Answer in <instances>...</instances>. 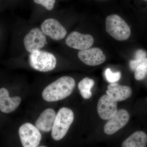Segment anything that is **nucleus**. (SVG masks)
<instances>
[{
    "label": "nucleus",
    "instance_id": "obj_8",
    "mask_svg": "<svg viewBox=\"0 0 147 147\" xmlns=\"http://www.w3.org/2000/svg\"><path fill=\"white\" fill-rule=\"evenodd\" d=\"M129 114L124 109H120L113 117L108 120L103 127L105 134L112 135L125 126L129 119Z\"/></svg>",
    "mask_w": 147,
    "mask_h": 147
},
{
    "label": "nucleus",
    "instance_id": "obj_15",
    "mask_svg": "<svg viewBox=\"0 0 147 147\" xmlns=\"http://www.w3.org/2000/svg\"><path fill=\"white\" fill-rule=\"evenodd\" d=\"M147 135L144 131H135L123 142L121 147H146Z\"/></svg>",
    "mask_w": 147,
    "mask_h": 147
},
{
    "label": "nucleus",
    "instance_id": "obj_22",
    "mask_svg": "<svg viewBox=\"0 0 147 147\" xmlns=\"http://www.w3.org/2000/svg\"><path fill=\"white\" fill-rule=\"evenodd\" d=\"M144 1H147V0H144Z\"/></svg>",
    "mask_w": 147,
    "mask_h": 147
},
{
    "label": "nucleus",
    "instance_id": "obj_10",
    "mask_svg": "<svg viewBox=\"0 0 147 147\" xmlns=\"http://www.w3.org/2000/svg\"><path fill=\"white\" fill-rule=\"evenodd\" d=\"M97 110L100 118L108 120L115 116L117 112V101L108 95H103L98 102Z\"/></svg>",
    "mask_w": 147,
    "mask_h": 147
},
{
    "label": "nucleus",
    "instance_id": "obj_20",
    "mask_svg": "<svg viewBox=\"0 0 147 147\" xmlns=\"http://www.w3.org/2000/svg\"><path fill=\"white\" fill-rule=\"evenodd\" d=\"M36 3L44 7L47 10H53L56 1L55 0H34Z\"/></svg>",
    "mask_w": 147,
    "mask_h": 147
},
{
    "label": "nucleus",
    "instance_id": "obj_21",
    "mask_svg": "<svg viewBox=\"0 0 147 147\" xmlns=\"http://www.w3.org/2000/svg\"><path fill=\"white\" fill-rule=\"evenodd\" d=\"M36 147H47L46 146H41Z\"/></svg>",
    "mask_w": 147,
    "mask_h": 147
},
{
    "label": "nucleus",
    "instance_id": "obj_23",
    "mask_svg": "<svg viewBox=\"0 0 147 147\" xmlns=\"http://www.w3.org/2000/svg\"></svg>",
    "mask_w": 147,
    "mask_h": 147
},
{
    "label": "nucleus",
    "instance_id": "obj_2",
    "mask_svg": "<svg viewBox=\"0 0 147 147\" xmlns=\"http://www.w3.org/2000/svg\"><path fill=\"white\" fill-rule=\"evenodd\" d=\"M74 120L73 111L69 108H61L56 115L51 131L52 138L59 141L64 137Z\"/></svg>",
    "mask_w": 147,
    "mask_h": 147
},
{
    "label": "nucleus",
    "instance_id": "obj_6",
    "mask_svg": "<svg viewBox=\"0 0 147 147\" xmlns=\"http://www.w3.org/2000/svg\"><path fill=\"white\" fill-rule=\"evenodd\" d=\"M46 43V37L39 28L32 29L24 38V47L30 53L41 50Z\"/></svg>",
    "mask_w": 147,
    "mask_h": 147
},
{
    "label": "nucleus",
    "instance_id": "obj_3",
    "mask_svg": "<svg viewBox=\"0 0 147 147\" xmlns=\"http://www.w3.org/2000/svg\"><path fill=\"white\" fill-rule=\"evenodd\" d=\"M105 26L108 34L117 40H126L131 35V30L128 25L122 18L117 14H111L107 16Z\"/></svg>",
    "mask_w": 147,
    "mask_h": 147
},
{
    "label": "nucleus",
    "instance_id": "obj_14",
    "mask_svg": "<svg viewBox=\"0 0 147 147\" xmlns=\"http://www.w3.org/2000/svg\"><path fill=\"white\" fill-rule=\"evenodd\" d=\"M106 93L116 101H121L126 100L131 96L132 90L128 86L113 83L108 85Z\"/></svg>",
    "mask_w": 147,
    "mask_h": 147
},
{
    "label": "nucleus",
    "instance_id": "obj_5",
    "mask_svg": "<svg viewBox=\"0 0 147 147\" xmlns=\"http://www.w3.org/2000/svg\"><path fill=\"white\" fill-rule=\"evenodd\" d=\"M18 134L24 147H36L42 138L40 130L32 124L26 123L19 127Z\"/></svg>",
    "mask_w": 147,
    "mask_h": 147
},
{
    "label": "nucleus",
    "instance_id": "obj_9",
    "mask_svg": "<svg viewBox=\"0 0 147 147\" xmlns=\"http://www.w3.org/2000/svg\"><path fill=\"white\" fill-rule=\"evenodd\" d=\"M94 39L92 35L83 34L79 32H71L65 39V43L69 47L80 50H86L91 47Z\"/></svg>",
    "mask_w": 147,
    "mask_h": 147
},
{
    "label": "nucleus",
    "instance_id": "obj_19",
    "mask_svg": "<svg viewBox=\"0 0 147 147\" xmlns=\"http://www.w3.org/2000/svg\"><path fill=\"white\" fill-rule=\"evenodd\" d=\"M105 74L107 81L111 84L118 82L121 77V72L117 71L115 73H113L109 68H107L106 69Z\"/></svg>",
    "mask_w": 147,
    "mask_h": 147
},
{
    "label": "nucleus",
    "instance_id": "obj_1",
    "mask_svg": "<svg viewBox=\"0 0 147 147\" xmlns=\"http://www.w3.org/2000/svg\"><path fill=\"white\" fill-rule=\"evenodd\" d=\"M75 86L73 78L62 76L45 87L42 92V98L50 102L63 100L72 93Z\"/></svg>",
    "mask_w": 147,
    "mask_h": 147
},
{
    "label": "nucleus",
    "instance_id": "obj_4",
    "mask_svg": "<svg viewBox=\"0 0 147 147\" xmlns=\"http://www.w3.org/2000/svg\"><path fill=\"white\" fill-rule=\"evenodd\" d=\"M28 62L32 68L41 72L52 71L56 67L57 63L55 55L42 50L30 53Z\"/></svg>",
    "mask_w": 147,
    "mask_h": 147
},
{
    "label": "nucleus",
    "instance_id": "obj_11",
    "mask_svg": "<svg viewBox=\"0 0 147 147\" xmlns=\"http://www.w3.org/2000/svg\"><path fill=\"white\" fill-rule=\"evenodd\" d=\"M78 56L80 60L90 66L99 65L103 63L106 60L105 55L101 49L98 47L80 50Z\"/></svg>",
    "mask_w": 147,
    "mask_h": 147
},
{
    "label": "nucleus",
    "instance_id": "obj_16",
    "mask_svg": "<svg viewBox=\"0 0 147 147\" xmlns=\"http://www.w3.org/2000/svg\"><path fill=\"white\" fill-rule=\"evenodd\" d=\"M94 82L93 79L86 77L81 80L78 84V88L83 98L88 99L92 96L91 90L94 86Z\"/></svg>",
    "mask_w": 147,
    "mask_h": 147
},
{
    "label": "nucleus",
    "instance_id": "obj_17",
    "mask_svg": "<svg viewBox=\"0 0 147 147\" xmlns=\"http://www.w3.org/2000/svg\"><path fill=\"white\" fill-rule=\"evenodd\" d=\"M147 55L146 51L142 49L135 52L134 59L129 61V67L132 71H135L138 65L146 58Z\"/></svg>",
    "mask_w": 147,
    "mask_h": 147
},
{
    "label": "nucleus",
    "instance_id": "obj_13",
    "mask_svg": "<svg viewBox=\"0 0 147 147\" xmlns=\"http://www.w3.org/2000/svg\"><path fill=\"white\" fill-rule=\"evenodd\" d=\"M56 112L52 108H47L40 114L36 121L35 126L40 131L44 132L52 130L56 116Z\"/></svg>",
    "mask_w": 147,
    "mask_h": 147
},
{
    "label": "nucleus",
    "instance_id": "obj_18",
    "mask_svg": "<svg viewBox=\"0 0 147 147\" xmlns=\"http://www.w3.org/2000/svg\"><path fill=\"white\" fill-rule=\"evenodd\" d=\"M134 78L137 81L144 79L147 74V58L138 65L135 69Z\"/></svg>",
    "mask_w": 147,
    "mask_h": 147
},
{
    "label": "nucleus",
    "instance_id": "obj_12",
    "mask_svg": "<svg viewBox=\"0 0 147 147\" xmlns=\"http://www.w3.org/2000/svg\"><path fill=\"white\" fill-rule=\"evenodd\" d=\"M21 101L18 96L10 97L8 90L4 88H0V111L5 114L12 113L18 108Z\"/></svg>",
    "mask_w": 147,
    "mask_h": 147
},
{
    "label": "nucleus",
    "instance_id": "obj_7",
    "mask_svg": "<svg viewBox=\"0 0 147 147\" xmlns=\"http://www.w3.org/2000/svg\"><path fill=\"white\" fill-rule=\"evenodd\" d=\"M40 30L45 35L54 40H59L65 37L67 32L57 19L49 18L42 22Z\"/></svg>",
    "mask_w": 147,
    "mask_h": 147
}]
</instances>
